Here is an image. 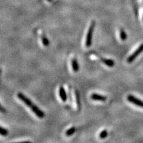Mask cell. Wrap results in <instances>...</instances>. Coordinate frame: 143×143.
<instances>
[{"label":"cell","instance_id":"obj_1","mask_svg":"<svg viewBox=\"0 0 143 143\" xmlns=\"http://www.w3.org/2000/svg\"><path fill=\"white\" fill-rule=\"evenodd\" d=\"M95 22H94V21H92V22H91L90 26H89L87 35H86L85 45L87 47H89L92 45V36H93V32L94 30V28H95Z\"/></svg>","mask_w":143,"mask_h":143},{"label":"cell","instance_id":"obj_2","mask_svg":"<svg viewBox=\"0 0 143 143\" xmlns=\"http://www.w3.org/2000/svg\"><path fill=\"white\" fill-rule=\"evenodd\" d=\"M143 51V44H141L140 47L131 55L128 58L127 62L128 63H131L135 60V59L138 57L140 54H141Z\"/></svg>","mask_w":143,"mask_h":143},{"label":"cell","instance_id":"obj_3","mask_svg":"<svg viewBox=\"0 0 143 143\" xmlns=\"http://www.w3.org/2000/svg\"><path fill=\"white\" fill-rule=\"evenodd\" d=\"M127 100H128V101L133 103V104H135L136 106L143 108V101H141V100L136 98V97H134L133 95H129L127 97Z\"/></svg>","mask_w":143,"mask_h":143},{"label":"cell","instance_id":"obj_4","mask_svg":"<svg viewBox=\"0 0 143 143\" xmlns=\"http://www.w3.org/2000/svg\"><path fill=\"white\" fill-rule=\"evenodd\" d=\"M30 109L32 112L35 114L36 116H38L39 118H43L45 116V113H44V112L41 110L39 108H38L36 105H35L34 104H33L32 105V106L30 107Z\"/></svg>","mask_w":143,"mask_h":143},{"label":"cell","instance_id":"obj_5","mask_svg":"<svg viewBox=\"0 0 143 143\" xmlns=\"http://www.w3.org/2000/svg\"><path fill=\"white\" fill-rule=\"evenodd\" d=\"M17 97L19 98L20 100H22V101L25 104H26L28 107H30L32 106V105L33 104L32 102L31 101V100H30V99H29L28 97H26L25 95H24V94H23L22 93H20V92L18 93Z\"/></svg>","mask_w":143,"mask_h":143},{"label":"cell","instance_id":"obj_6","mask_svg":"<svg viewBox=\"0 0 143 143\" xmlns=\"http://www.w3.org/2000/svg\"><path fill=\"white\" fill-rule=\"evenodd\" d=\"M91 98L93 100H95V101H105L107 100L106 97L103 96V95H100L98 94L94 93L91 95Z\"/></svg>","mask_w":143,"mask_h":143},{"label":"cell","instance_id":"obj_7","mask_svg":"<svg viewBox=\"0 0 143 143\" xmlns=\"http://www.w3.org/2000/svg\"><path fill=\"white\" fill-rule=\"evenodd\" d=\"M59 95H60L62 101L63 102L66 101L68 97H67L66 91H65V88H64L63 86H61L60 87V89H59Z\"/></svg>","mask_w":143,"mask_h":143},{"label":"cell","instance_id":"obj_8","mask_svg":"<svg viewBox=\"0 0 143 143\" xmlns=\"http://www.w3.org/2000/svg\"><path fill=\"white\" fill-rule=\"evenodd\" d=\"M72 69L74 72H77L79 69V66L76 59H73L72 60Z\"/></svg>","mask_w":143,"mask_h":143},{"label":"cell","instance_id":"obj_9","mask_svg":"<svg viewBox=\"0 0 143 143\" xmlns=\"http://www.w3.org/2000/svg\"><path fill=\"white\" fill-rule=\"evenodd\" d=\"M102 62L105 64L106 66L109 67H113L115 65V62L112 59H102Z\"/></svg>","mask_w":143,"mask_h":143},{"label":"cell","instance_id":"obj_10","mask_svg":"<svg viewBox=\"0 0 143 143\" xmlns=\"http://www.w3.org/2000/svg\"><path fill=\"white\" fill-rule=\"evenodd\" d=\"M76 131V129L74 127H72L71 128H69L68 130H67L66 131V135L68 137H69V136H71V135H72L74 133V132H75Z\"/></svg>","mask_w":143,"mask_h":143},{"label":"cell","instance_id":"obj_11","mask_svg":"<svg viewBox=\"0 0 143 143\" xmlns=\"http://www.w3.org/2000/svg\"><path fill=\"white\" fill-rule=\"evenodd\" d=\"M120 36H121V39L122 41H125L127 38V33H126L125 32L124 30L121 29L120 30Z\"/></svg>","mask_w":143,"mask_h":143},{"label":"cell","instance_id":"obj_12","mask_svg":"<svg viewBox=\"0 0 143 143\" xmlns=\"http://www.w3.org/2000/svg\"><path fill=\"white\" fill-rule=\"evenodd\" d=\"M41 40H42V44H44V46L45 47H47L50 44V41L49 40H48V38L46 37L45 36H41Z\"/></svg>","mask_w":143,"mask_h":143},{"label":"cell","instance_id":"obj_13","mask_svg":"<svg viewBox=\"0 0 143 143\" xmlns=\"http://www.w3.org/2000/svg\"><path fill=\"white\" fill-rule=\"evenodd\" d=\"M8 132L7 129L4 128L0 127V135L2 136H7L8 135Z\"/></svg>","mask_w":143,"mask_h":143},{"label":"cell","instance_id":"obj_14","mask_svg":"<svg viewBox=\"0 0 143 143\" xmlns=\"http://www.w3.org/2000/svg\"><path fill=\"white\" fill-rule=\"evenodd\" d=\"M75 96H76V103L78 106L79 109H80V97H79V94L78 91L77 90L75 91Z\"/></svg>","mask_w":143,"mask_h":143},{"label":"cell","instance_id":"obj_15","mask_svg":"<svg viewBox=\"0 0 143 143\" xmlns=\"http://www.w3.org/2000/svg\"><path fill=\"white\" fill-rule=\"evenodd\" d=\"M108 135V132L107 130H103V131L100 132L99 135V137L101 139H104V138H106Z\"/></svg>","mask_w":143,"mask_h":143},{"label":"cell","instance_id":"obj_16","mask_svg":"<svg viewBox=\"0 0 143 143\" xmlns=\"http://www.w3.org/2000/svg\"><path fill=\"white\" fill-rule=\"evenodd\" d=\"M0 112H2V113H5L6 112L5 109H4V108L2 106H1V104H0Z\"/></svg>","mask_w":143,"mask_h":143}]
</instances>
